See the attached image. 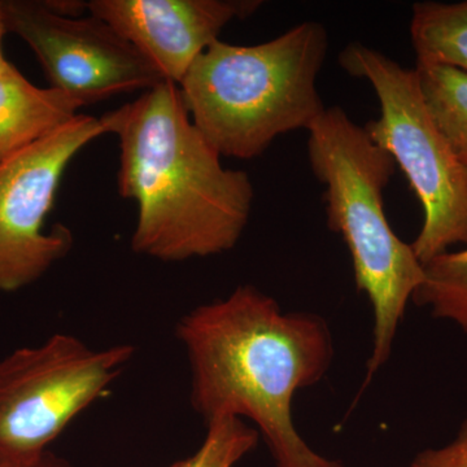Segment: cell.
Wrapping results in <instances>:
<instances>
[{"label": "cell", "instance_id": "6da1fadb", "mask_svg": "<svg viewBox=\"0 0 467 467\" xmlns=\"http://www.w3.org/2000/svg\"><path fill=\"white\" fill-rule=\"evenodd\" d=\"M192 370V405L205 425L250 420L276 467H343L306 444L295 427L292 402L318 383L334 358L324 318L282 312L254 285L196 306L175 326Z\"/></svg>", "mask_w": 467, "mask_h": 467}, {"label": "cell", "instance_id": "7a4b0ae2", "mask_svg": "<svg viewBox=\"0 0 467 467\" xmlns=\"http://www.w3.org/2000/svg\"><path fill=\"white\" fill-rule=\"evenodd\" d=\"M119 144V193L138 205L135 254L181 263L232 251L250 221L254 184L226 169L193 125L180 86L162 81L101 117Z\"/></svg>", "mask_w": 467, "mask_h": 467}, {"label": "cell", "instance_id": "3957f363", "mask_svg": "<svg viewBox=\"0 0 467 467\" xmlns=\"http://www.w3.org/2000/svg\"><path fill=\"white\" fill-rule=\"evenodd\" d=\"M328 50L322 24L306 21L254 46L212 43L181 81L193 125L220 156L251 160L279 135L325 112L317 78Z\"/></svg>", "mask_w": 467, "mask_h": 467}, {"label": "cell", "instance_id": "277c9868", "mask_svg": "<svg viewBox=\"0 0 467 467\" xmlns=\"http://www.w3.org/2000/svg\"><path fill=\"white\" fill-rule=\"evenodd\" d=\"M308 133L310 169L326 187L327 226L346 242L356 287L367 294L373 309L365 389L389 361L409 300L425 279V266L411 244L396 235L384 212V190L398 167L392 156L340 107L326 109Z\"/></svg>", "mask_w": 467, "mask_h": 467}, {"label": "cell", "instance_id": "5b68a950", "mask_svg": "<svg viewBox=\"0 0 467 467\" xmlns=\"http://www.w3.org/2000/svg\"><path fill=\"white\" fill-rule=\"evenodd\" d=\"M337 60L376 92L380 116L364 129L404 171L422 205V229L411 243L418 260L425 265L453 245L467 247V175L427 109L416 69L359 42Z\"/></svg>", "mask_w": 467, "mask_h": 467}, {"label": "cell", "instance_id": "8992f818", "mask_svg": "<svg viewBox=\"0 0 467 467\" xmlns=\"http://www.w3.org/2000/svg\"><path fill=\"white\" fill-rule=\"evenodd\" d=\"M135 352L131 344L97 349L58 333L0 359V467L27 466L50 451L109 391Z\"/></svg>", "mask_w": 467, "mask_h": 467}, {"label": "cell", "instance_id": "52a82bcc", "mask_svg": "<svg viewBox=\"0 0 467 467\" xmlns=\"http://www.w3.org/2000/svg\"><path fill=\"white\" fill-rule=\"evenodd\" d=\"M104 134L101 117L79 113L0 164V292L33 285L72 251V230L63 223L47 230L46 223L67 168Z\"/></svg>", "mask_w": 467, "mask_h": 467}, {"label": "cell", "instance_id": "ba28073f", "mask_svg": "<svg viewBox=\"0 0 467 467\" xmlns=\"http://www.w3.org/2000/svg\"><path fill=\"white\" fill-rule=\"evenodd\" d=\"M3 11L7 32L32 48L50 88L84 107L165 81L149 58L90 14L60 16L43 0H3Z\"/></svg>", "mask_w": 467, "mask_h": 467}, {"label": "cell", "instance_id": "9c48e42d", "mask_svg": "<svg viewBox=\"0 0 467 467\" xmlns=\"http://www.w3.org/2000/svg\"><path fill=\"white\" fill-rule=\"evenodd\" d=\"M261 5L259 0H90L88 11L149 58L165 81L180 85L227 24L250 17Z\"/></svg>", "mask_w": 467, "mask_h": 467}, {"label": "cell", "instance_id": "30bf717a", "mask_svg": "<svg viewBox=\"0 0 467 467\" xmlns=\"http://www.w3.org/2000/svg\"><path fill=\"white\" fill-rule=\"evenodd\" d=\"M82 107L67 92L36 88L16 67H9L0 75V164L57 133Z\"/></svg>", "mask_w": 467, "mask_h": 467}, {"label": "cell", "instance_id": "8fae6325", "mask_svg": "<svg viewBox=\"0 0 467 467\" xmlns=\"http://www.w3.org/2000/svg\"><path fill=\"white\" fill-rule=\"evenodd\" d=\"M410 39L417 63L442 64L467 72V0L413 5Z\"/></svg>", "mask_w": 467, "mask_h": 467}, {"label": "cell", "instance_id": "7c38bea8", "mask_svg": "<svg viewBox=\"0 0 467 467\" xmlns=\"http://www.w3.org/2000/svg\"><path fill=\"white\" fill-rule=\"evenodd\" d=\"M414 69L427 109L467 175V72L425 63Z\"/></svg>", "mask_w": 467, "mask_h": 467}, {"label": "cell", "instance_id": "4fadbf2b", "mask_svg": "<svg viewBox=\"0 0 467 467\" xmlns=\"http://www.w3.org/2000/svg\"><path fill=\"white\" fill-rule=\"evenodd\" d=\"M425 279L414 292V304L432 317L447 319L467 331V247L445 252L425 264Z\"/></svg>", "mask_w": 467, "mask_h": 467}, {"label": "cell", "instance_id": "5bb4252c", "mask_svg": "<svg viewBox=\"0 0 467 467\" xmlns=\"http://www.w3.org/2000/svg\"><path fill=\"white\" fill-rule=\"evenodd\" d=\"M259 438V431L242 420H214L208 423L201 447L168 467H234L257 447Z\"/></svg>", "mask_w": 467, "mask_h": 467}, {"label": "cell", "instance_id": "9a60e30c", "mask_svg": "<svg viewBox=\"0 0 467 467\" xmlns=\"http://www.w3.org/2000/svg\"><path fill=\"white\" fill-rule=\"evenodd\" d=\"M408 467H467V420L453 441L420 451Z\"/></svg>", "mask_w": 467, "mask_h": 467}, {"label": "cell", "instance_id": "2e32d148", "mask_svg": "<svg viewBox=\"0 0 467 467\" xmlns=\"http://www.w3.org/2000/svg\"><path fill=\"white\" fill-rule=\"evenodd\" d=\"M55 14L66 17H82L88 15V2L81 0H43Z\"/></svg>", "mask_w": 467, "mask_h": 467}, {"label": "cell", "instance_id": "e0dca14e", "mask_svg": "<svg viewBox=\"0 0 467 467\" xmlns=\"http://www.w3.org/2000/svg\"><path fill=\"white\" fill-rule=\"evenodd\" d=\"M24 467H73L66 457L58 456L52 451H46L38 460Z\"/></svg>", "mask_w": 467, "mask_h": 467}, {"label": "cell", "instance_id": "ac0fdd59", "mask_svg": "<svg viewBox=\"0 0 467 467\" xmlns=\"http://www.w3.org/2000/svg\"><path fill=\"white\" fill-rule=\"evenodd\" d=\"M7 26H5V11H3V0H0V75L2 73L7 72L9 67L14 66V64L9 63L7 58L3 55V38H5V34H7Z\"/></svg>", "mask_w": 467, "mask_h": 467}]
</instances>
